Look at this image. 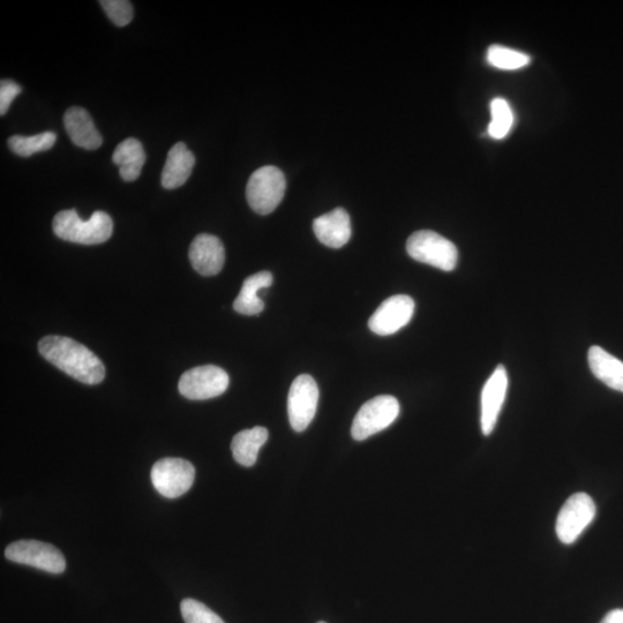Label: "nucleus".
I'll return each mask as SVG.
<instances>
[{"instance_id":"obj_1","label":"nucleus","mask_w":623,"mask_h":623,"mask_svg":"<svg viewBox=\"0 0 623 623\" xmlns=\"http://www.w3.org/2000/svg\"><path fill=\"white\" fill-rule=\"evenodd\" d=\"M42 357L60 371L86 385L104 380L105 367L101 359L85 345L63 336H45L39 343Z\"/></svg>"},{"instance_id":"obj_2","label":"nucleus","mask_w":623,"mask_h":623,"mask_svg":"<svg viewBox=\"0 0 623 623\" xmlns=\"http://www.w3.org/2000/svg\"><path fill=\"white\" fill-rule=\"evenodd\" d=\"M52 229L57 237L66 242L81 245L103 244L114 231V222L104 212H95L88 221H82L74 209L63 210L55 216Z\"/></svg>"},{"instance_id":"obj_3","label":"nucleus","mask_w":623,"mask_h":623,"mask_svg":"<svg viewBox=\"0 0 623 623\" xmlns=\"http://www.w3.org/2000/svg\"><path fill=\"white\" fill-rule=\"evenodd\" d=\"M287 182L283 172L273 165L255 170L246 186V198L250 207L259 215L273 213L279 207Z\"/></svg>"},{"instance_id":"obj_4","label":"nucleus","mask_w":623,"mask_h":623,"mask_svg":"<svg viewBox=\"0 0 623 623\" xmlns=\"http://www.w3.org/2000/svg\"><path fill=\"white\" fill-rule=\"evenodd\" d=\"M407 251L412 259L422 264L452 272L459 261V251L445 237L431 230L417 231L407 243Z\"/></svg>"},{"instance_id":"obj_5","label":"nucleus","mask_w":623,"mask_h":623,"mask_svg":"<svg viewBox=\"0 0 623 623\" xmlns=\"http://www.w3.org/2000/svg\"><path fill=\"white\" fill-rule=\"evenodd\" d=\"M400 415V403L394 396L381 395L366 402L358 411L351 435L357 441H363L372 435L384 431Z\"/></svg>"},{"instance_id":"obj_6","label":"nucleus","mask_w":623,"mask_h":623,"mask_svg":"<svg viewBox=\"0 0 623 623\" xmlns=\"http://www.w3.org/2000/svg\"><path fill=\"white\" fill-rule=\"evenodd\" d=\"M229 375L221 367L205 365L185 372L179 380L178 389L186 399L205 401L227 392Z\"/></svg>"},{"instance_id":"obj_7","label":"nucleus","mask_w":623,"mask_h":623,"mask_svg":"<svg viewBox=\"0 0 623 623\" xmlns=\"http://www.w3.org/2000/svg\"><path fill=\"white\" fill-rule=\"evenodd\" d=\"M5 557L20 565H27L51 574H62L66 560L62 552L39 540H19L7 546Z\"/></svg>"},{"instance_id":"obj_8","label":"nucleus","mask_w":623,"mask_h":623,"mask_svg":"<svg viewBox=\"0 0 623 623\" xmlns=\"http://www.w3.org/2000/svg\"><path fill=\"white\" fill-rule=\"evenodd\" d=\"M596 516L594 500L585 493L572 495L561 508L557 520V535L561 543L570 545L576 542Z\"/></svg>"},{"instance_id":"obj_9","label":"nucleus","mask_w":623,"mask_h":623,"mask_svg":"<svg viewBox=\"0 0 623 623\" xmlns=\"http://www.w3.org/2000/svg\"><path fill=\"white\" fill-rule=\"evenodd\" d=\"M319 388L309 374H302L292 382L288 397V414L292 429L303 432L317 414Z\"/></svg>"},{"instance_id":"obj_10","label":"nucleus","mask_w":623,"mask_h":623,"mask_svg":"<svg viewBox=\"0 0 623 623\" xmlns=\"http://www.w3.org/2000/svg\"><path fill=\"white\" fill-rule=\"evenodd\" d=\"M195 478V469L189 461L163 459L152 469V483L163 497L176 499L189 492Z\"/></svg>"},{"instance_id":"obj_11","label":"nucleus","mask_w":623,"mask_h":623,"mask_svg":"<svg viewBox=\"0 0 623 623\" xmlns=\"http://www.w3.org/2000/svg\"><path fill=\"white\" fill-rule=\"evenodd\" d=\"M414 313V299L405 295L393 296L386 299L374 312L369 327L377 335H393L409 324Z\"/></svg>"},{"instance_id":"obj_12","label":"nucleus","mask_w":623,"mask_h":623,"mask_svg":"<svg viewBox=\"0 0 623 623\" xmlns=\"http://www.w3.org/2000/svg\"><path fill=\"white\" fill-rule=\"evenodd\" d=\"M508 390V374L505 366L499 365L494 370L482 392V431L490 435L498 423L499 415L506 400Z\"/></svg>"},{"instance_id":"obj_13","label":"nucleus","mask_w":623,"mask_h":623,"mask_svg":"<svg viewBox=\"0 0 623 623\" xmlns=\"http://www.w3.org/2000/svg\"><path fill=\"white\" fill-rule=\"evenodd\" d=\"M189 257L200 275L215 276L221 272L225 262L223 243L213 235H199L191 244Z\"/></svg>"},{"instance_id":"obj_14","label":"nucleus","mask_w":623,"mask_h":623,"mask_svg":"<svg viewBox=\"0 0 623 623\" xmlns=\"http://www.w3.org/2000/svg\"><path fill=\"white\" fill-rule=\"evenodd\" d=\"M313 231L320 243L332 249H341L351 238L350 216L343 208H336L315 219Z\"/></svg>"},{"instance_id":"obj_15","label":"nucleus","mask_w":623,"mask_h":623,"mask_svg":"<svg viewBox=\"0 0 623 623\" xmlns=\"http://www.w3.org/2000/svg\"><path fill=\"white\" fill-rule=\"evenodd\" d=\"M64 126L75 146L87 150L99 149L103 139L97 131L94 120L88 111L80 107H72L65 112Z\"/></svg>"},{"instance_id":"obj_16","label":"nucleus","mask_w":623,"mask_h":623,"mask_svg":"<svg viewBox=\"0 0 623 623\" xmlns=\"http://www.w3.org/2000/svg\"><path fill=\"white\" fill-rule=\"evenodd\" d=\"M195 157L184 142L177 144L169 150L167 162H165L161 184L165 190H175L183 186L192 175Z\"/></svg>"},{"instance_id":"obj_17","label":"nucleus","mask_w":623,"mask_h":623,"mask_svg":"<svg viewBox=\"0 0 623 623\" xmlns=\"http://www.w3.org/2000/svg\"><path fill=\"white\" fill-rule=\"evenodd\" d=\"M590 370L595 377L618 392L623 393V363L603 348L594 345L588 354Z\"/></svg>"},{"instance_id":"obj_18","label":"nucleus","mask_w":623,"mask_h":623,"mask_svg":"<svg viewBox=\"0 0 623 623\" xmlns=\"http://www.w3.org/2000/svg\"><path fill=\"white\" fill-rule=\"evenodd\" d=\"M112 161L119 167L120 177L125 182H134L141 175L146 162V153L141 142L135 138L126 139L117 146Z\"/></svg>"},{"instance_id":"obj_19","label":"nucleus","mask_w":623,"mask_h":623,"mask_svg":"<svg viewBox=\"0 0 623 623\" xmlns=\"http://www.w3.org/2000/svg\"><path fill=\"white\" fill-rule=\"evenodd\" d=\"M273 281V275L269 272H260L247 277L235 300V311L243 315H258L264 311L265 303L258 294L260 290L269 288Z\"/></svg>"},{"instance_id":"obj_20","label":"nucleus","mask_w":623,"mask_h":623,"mask_svg":"<svg viewBox=\"0 0 623 623\" xmlns=\"http://www.w3.org/2000/svg\"><path fill=\"white\" fill-rule=\"evenodd\" d=\"M268 437V430L261 426L237 433L231 442L235 461L243 467H253L257 462L259 450L266 444Z\"/></svg>"},{"instance_id":"obj_21","label":"nucleus","mask_w":623,"mask_h":623,"mask_svg":"<svg viewBox=\"0 0 623 623\" xmlns=\"http://www.w3.org/2000/svg\"><path fill=\"white\" fill-rule=\"evenodd\" d=\"M57 135L54 132H43L33 135V137H22V135H13L7 141L10 149L14 154L22 157H29L36 153L47 152L55 146Z\"/></svg>"},{"instance_id":"obj_22","label":"nucleus","mask_w":623,"mask_h":623,"mask_svg":"<svg viewBox=\"0 0 623 623\" xmlns=\"http://www.w3.org/2000/svg\"><path fill=\"white\" fill-rule=\"evenodd\" d=\"M487 63L499 70L514 71L522 69L530 63V57L521 51L492 45L487 50Z\"/></svg>"},{"instance_id":"obj_23","label":"nucleus","mask_w":623,"mask_h":623,"mask_svg":"<svg viewBox=\"0 0 623 623\" xmlns=\"http://www.w3.org/2000/svg\"><path fill=\"white\" fill-rule=\"evenodd\" d=\"M491 112L490 137L497 140L506 138L514 124L512 108L506 100L498 97L492 101Z\"/></svg>"},{"instance_id":"obj_24","label":"nucleus","mask_w":623,"mask_h":623,"mask_svg":"<svg viewBox=\"0 0 623 623\" xmlns=\"http://www.w3.org/2000/svg\"><path fill=\"white\" fill-rule=\"evenodd\" d=\"M180 610L186 623H224L219 615L198 600L184 599Z\"/></svg>"},{"instance_id":"obj_25","label":"nucleus","mask_w":623,"mask_h":623,"mask_svg":"<svg viewBox=\"0 0 623 623\" xmlns=\"http://www.w3.org/2000/svg\"><path fill=\"white\" fill-rule=\"evenodd\" d=\"M100 4L118 27H125L133 20V7L129 0H101Z\"/></svg>"},{"instance_id":"obj_26","label":"nucleus","mask_w":623,"mask_h":623,"mask_svg":"<svg viewBox=\"0 0 623 623\" xmlns=\"http://www.w3.org/2000/svg\"><path fill=\"white\" fill-rule=\"evenodd\" d=\"M21 90V87L13 80L3 79L0 81V115H6L11 103L21 93Z\"/></svg>"},{"instance_id":"obj_27","label":"nucleus","mask_w":623,"mask_h":623,"mask_svg":"<svg viewBox=\"0 0 623 623\" xmlns=\"http://www.w3.org/2000/svg\"><path fill=\"white\" fill-rule=\"evenodd\" d=\"M600 623H623V610L617 609L607 613Z\"/></svg>"},{"instance_id":"obj_28","label":"nucleus","mask_w":623,"mask_h":623,"mask_svg":"<svg viewBox=\"0 0 623 623\" xmlns=\"http://www.w3.org/2000/svg\"><path fill=\"white\" fill-rule=\"evenodd\" d=\"M319 623H326V622H319Z\"/></svg>"}]
</instances>
